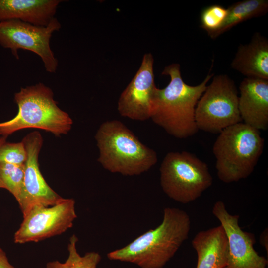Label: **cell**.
<instances>
[{"instance_id":"cell-22","label":"cell","mask_w":268,"mask_h":268,"mask_svg":"<svg viewBox=\"0 0 268 268\" xmlns=\"http://www.w3.org/2000/svg\"><path fill=\"white\" fill-rule=\"evenodd\" d=\"M0 268H15L8 261L6 253L0 248Z\"/></svg>"},{"instance_id":"cell-15","label":"cell","mask_w":268,"mask_h":268,"mask_svg":"<svg viewBox=\"0 0 268 268\" xmlns=\"http://www.w3.org/2000/svg\"><path fill=\"white\" fill-rule=\"evenodd\" d=\"M192 245L197 255L196 268H224L226 266L228 241L221 225L199 231Z\"/></svg>"},{"instance_id":"cell-16","label":"cell","mask_w":268,"mask_h":268,"mask_svg":"<svg viewBox=\"0 0 268 268\" xmlns=\"http://www.w3.org/2000/svg\"><path fill=\"white\" fill-rule=\"evenodd\" d=\"M231 67L248 78L268 80V40L255 33L250 42L240 45Z\"/></svg>"},{"instance_id":"cell-2","label":"cell","mask_w":268,"mask_h":268,"mask_svg":"<svg viewBox=\"0 0 268 268\" xmlns=\"http://www.w3.org/2000/svg\"><path fill=\"white\" fill-rule=\"evenodd\" d=\"M209 73L200 84L191 86L183 80L179 64L166 66L162 74L168 75L170 80L165 88H157L150 119L176 138H187L196 134L199 130L195 121V109L213 76Z\"/></svg>"},{"instance_id":"cell-6","label":"cell","mask_w":268,"mask_h":268,"mask_svg":"<svg viewBox=\"0 0 268 268\" xmlns=\"http://www.w3.org/2000/svg\"><path fill=\"white\" fill-rule=\"evenodd\" d=\"M160 172L163 192L183 204L200 197L213 181L207 165L187 151L168 153L161 164Z\"/></svg>"},{"instance_id":"cell-17","label":"cell","mask_w":268,"mask_h":268,"mask_svg":"<svg viewBox=\"0 0 268 268\" xmlns=\"http://www.w3.org/2000/svg\"><path fill=\"white\" fill-rule=\"evenodd\" d=\"M227 10V15L221 26L208 34L211 39H216L243 22L266 14L268 11V0H244L233 3Z\"/></svg>"},{"instance_id":"cell-9","label":"cell","mask_w":268,"mask_h":268,"mask_svg":"<svg viewBox=\"0 0 268 268\" xmlns=\"http://www.w3.org/2000/svg\"><path fill=\"white\" fill-rule=\"evenodd\" d=\"M74 199L63 198L50 206H38L23 216L14 235L15 243L37 242L60 235L73 226L77 215Z\"/></svg>"},{"instance_id":"cell-5","label":"cell","mask_w":268,"mask_h":268,"mask_svg":"<svg viewBox=\"0 0 268 268\" xmlns=\"http://www.w3.org/2000/svg\"><path fill=\"white\" fill-rule=\"evenodd\" d=\"M260 131L240 122L222 131L213 146L218 178L230 183L253 172L264 148Z\"/></svg>"},{"instance_id":"cell-14","label":"cell","mask_w":268,"mask_h":268,"mask_svg":"<svg viewBox=\"0 0 268 268\" xmlns=\"http://www.w3.org/2000/svg\"><path fill=\"white\" fill-rule=\"evenodd\" d=\"M61 0H0V22L18 20L46 26L54 18Z\"/></svg>"},{"instance_id":"cell-19","label":"cell","mask_w":268,"mask_h":268,"mask_svg":"<svg viewBox=\"0 0 268 268\" xmlns=\"http://www.w3.org/2000/svg\"><path fill=\"white\" fill-rule=\"evenodd\" d=\"M24 164L16 165L0 163V188L8 190L17 202L24 191Z\"/></svg>"},{"instance_id":"cell-23","label":"cell","mask_w":268,"mask_h":268,"mask_svg":"<svg viewBox=\"0 0 268 268\" xmlns=\"http://www.w3.org/2000/svg\"><path fill=\"white\" fill-rule=\"evenodd\" d=\"M268 228L265 229L260 236V243L262 246L264 247L268 254Z\"/></svg>"},{"instance_id":"cell-13","label":"cell","mask_w":268,"mask_h":268,"mask_svg":"<svg viewBox=\"0 0 268 268\" xmlns=\"http://www.w3.org/2000/svg\"><path fill=\"white\" fill-rule=\"evenodd\" d=\"M238 107L244 123L260 131L268 128V80L246 77L239 86Z\"/></svg>"},{"instance_id":"cell-20","label":"cell","mask_w":268,"mask_h":268,"mask_svg":"<svg viewBox=\"0 0 268 268\" xmlns=\"http://www.w3.org/2000/svg\"><path fill=\"white\" fill-rule=\"evenodd\" d=\"M228 14L227 8L219 4L209 5L204 8L200 15V27L208 34L221 26Z\"/></svg>"},{"instance_id":"cell-7","label":"cell","mask_w":268,"mask_h":268,"mask_svg":"<svg viewBox=\"0 0 268 268\" xmlns=\"http://www.w3.org/2000/svg\"><path fill=\"white\" fill-rule=\"evenodd\" d=\"M238 100L234 81L226 74L214 76L196 107L198 129L219 134L225 128L242 122Z\"/></svg>"},{"instance_id":"cell-24","label":"cell","mask_w":268,"mask_h":268,"mask_svg":"<svg viewBox=\"0 0 268 268\" xmlns=\"http://www.w3.org/2000/svg\"><path fill=\"white\" fill-rule=\"evenodd\" d=\"M7 136H1L0 137V147L1 146L6 142Z\"/></svg>"},{"instance_id":"cell-8","label":"cell","mask_w":268,"mask_h":268,"mask_svg":"<svg viewBox=\"0 0 268 268\" xmlns=\"http://www.w3.org/2000/svg\"><path fill=\"white\" fill-rule=\"evenodd\" d=\"M60 23L53 18L46 26H38L18 20L0 22V45L11 50L19 59L20 49L31 51L42 60L45 70L55 73L58 62L50 45L52 34L59 30Z\"/></svg>"},{"instance_id":"cell-21","label":"cell","mask_w":268,"mask_h":268,"mask_svg":"<svg viewBox=\"0 0 268 268\" xmlns=\"http://www.w3.org/2000/svg\"><path fill=\"white\" fill-rule=\"evenodd\" d=\"M27 153L23 142H5L0 147V163L23 165Z\"/></svg>"},{"instance_id":"cell-12","label":"cell","mask_w":268,"mask_h":268,"mask_svg":"<svg viewBox=\"0 0 268 268\" xmlns=\"http://www.w3.org/2000/svg\"><path fill=\"white\" fill-rule=\"evenodd\" d=\"M154 58L145 54L140 67L121 93L118 101V111L123 117L145 121L150 118L155 93Z\"/></svg>"},{"instance_id":"cell-11","label":"cell","mask_w":268,"mask_h":268,"mask_svg":"<svg viewBox=\"0 0 268 268\" xmlns=\"http://www.w3.org/2000/svg\"><path fill=\"white\" fill-rule=\"evenodd\" d=\"M212 213L224 228L228 241L227 264L224 268H268V258L255 250V235L244 231L239 225V216L232 215L224 203L216 201Z\"/></svg>"},{"instance_id":"cell-4","label":"cell","mask_w":268,"mask_h":268,"mask_svg":"<svg viewBox=\"0 0 268 268\" xmlns=\"http://www.w3.org/2000/svg\"><path fill=\"white\" fill-rule=\"evenodd\" d=\"M53 97L51 89L42 83L21 88L14 96L18 112L11 119L0 122V135L7 137L27 128L43 130L57 136L67 134L73 120Z\"/></svg>"},{"instance_id":"cell-3","label":"cell","mask_w":268,"mask_h":268,"mask_svg":"<svg viewBox=\"0 0 268 268\" xmlns=\"http://www.w3.org/2000/svg\"><path fill=\"white\" fill-rule=\"evenodd\" d=\"M95 138L99 151L98 161L106 170L125 176L140 175L153 166L157 155L140 142L122 122H103Z\"/></svg>"},{"instance_id":"cell-18","label":"cell","mask_w":268,"mask_h":268,"mask_svg":"<svg viewBox=\"0 0 268 268\" xmlns=\"http://www.w3.org/2000/svg\"><path fill=\"white\" fill-rule=\"evenodd\" d=\"M78 238L73 234L69 239L67 246L68 256L63 263L58 261L49 262L45 268H96L101 257L95 252L86 253L81 256L77 252L76 243Z\"/></svg>"},{"instance_id":"cell-1","label":"cell","mask_w":268,"mask_h":268,"mask_svg":"<svg viewBox=\"0 0 268 268\" xmlns=\"http://www.w3.org/2000/svg\"><path fill=\"white\" fill-rule=\"evenodd\" d=\"M191 223L185 211L166 207L158 226L107 256L110 260L132 263L140 268H163L188 239Z\"/></svg>"},{"instance_id":"cell-10","label":"cell","mask_w":268,"mask_h":268,"mask_svg":"<svg viewBox=\"0 0 268 268\" xmlns=\"http://www.w3.org/2000/svg\"><path fill=\"white\" fill-rule=\"evenodd\" d=\"M27 153L24 163V191L18 202L23 215L38 206H50L63 198L55 192L44 179L39 168L38 158L43 137L38 131L32 132L22 139Z\"/></svg>"}]
</instances>
